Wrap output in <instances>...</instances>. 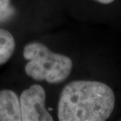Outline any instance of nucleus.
I'll use <instances>...</instances> for the list:
<instances>
[{"label":"nucleus","mask_w":121,"mask_h":121,"mask_svg":"<svg viewBox=\"0 0 121 121\" xmlns=\"http://www.w3.org/2000/svg\"><path fill=\"white\" fill-rule=\"evenodd\" d=\"M115 106L114 92L98 81L76 80L60 93L58 102L60 121H105Z\"/></svg>","instance_id":"f257e3e1"},{"label":"nucleus","mask_w":121,"mask_h":121,"mask_svg":"<svg viewBox=\"0 0 121 121\" xmlns=\"http://www.w3.org/2000/svg\"><path fill=\"white\" fill-rule=\"evenodd\" d=\"M24 57L29 60L25 67L28 76L37 81L58 83L69 76L72 61L65 55L56 54L40 43H31L24 48Z\"/></svg>","instance_id":"f03ea898"},{"label":"nucleus","mask_w":121,"mask_h":121,"mask_svg":"<svg viewBox=\"0 0 121 121\" xmlns=\"http://www.w3.org/2000/svg\"><path fill=\"white\" fill-rule=\"evenodd\" d=\"M46 93L43 86L34 84L21 94L20 106L23 121H52L53 117L46 108Z\"/></svg>","instance_id":"7ed1b4c3"},{"label":"nucleus","mask_w":121,"mask_h":121,"mask_svg":"<svg viewBox=\"0 0 121 121\" xmlns=\"http://www.w3.org/2000/svg\"><path fill=\"white\" fill-rule=\"evenodd\" d=\"M20 101L13 91H0V121H21Z\"/></svg>","instance_id":"20e7f679"},{"label":"nucleus","mask_w":121,"mask_h":121,"mask_svg":"<svg viewBox=\"0 0 121 121\" xmlns=\"http://www.w3.org/2000/svg\"><path fill=\"white\" fill-rule=\"evenodd\" d=\"M15 49V40L7 30L0 28V65L11 57Z\"/></svg>","instance_id":"39448f33"},{"label":"nucleus","mask_w":121,"mask_h":121,"mask_svg":"<svg viewBox=\"0 0 121 121\" xmlns=\"http://www.w3.org/2000/svg\"><path fill=\"white\" fill-rule=\"evenodd\" d=\"M11 0H0V23L9 20L14 14Z\"/></svg>","instance_id":"423d86ee"},{"label":"nucleus","mask_w":121,"mask_h":121,"mask_svg":"<svg viewBox=\"0 0 121 121\" xmlns=\"http://www.w3.org/2000/svg\"><path fill=\"white\" fill-rule=\"evenodd\" d=\"M95 1L100 2V3H102V4H109V3H112L114 0H95Z\"/></svg>","instance_id":"0eeeda50"}]
</instances>
